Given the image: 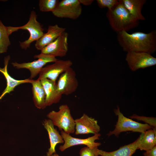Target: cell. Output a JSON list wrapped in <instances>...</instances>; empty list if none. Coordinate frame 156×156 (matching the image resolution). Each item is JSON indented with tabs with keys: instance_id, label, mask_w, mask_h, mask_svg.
Instances as JSON below:
<instances>
[{
	"instance_id": "cell-1",
	"label": "cell",
	"mask_w": 156,
	"mask_h": 156,
	"mask_svg": "<svg viewBox=\"0 0 156 156\" xmlns=\"http://www.w3.org/2000/svg\"><path fill=\"white\" fill-rule=\"evenodd\" d=\"M117 39L123 51L144 52L151 54L156 51V31L146 33L137 31L129 34L125 31L117 33Z\"/></svg>"
},
{
	"instance_id": "cell-2",
	"label": "cell",
	"mask_w": 156,
	"mask_h": 156,
	"mask_svg": "<svg viewBox=\"0 0 156 156\" xmlns=\"http://www.w3.org/2000/svg\"><path fill=\"white\" fill-rule=\"evenodd\" d=\"M106 16L111 28L116 33L127 32L137 27L139 24V21L130 14L122 0H119L118 4L114 8L108 9Z\"/></svg>"
},
{
	"instance_id": "cell-3",
	"label": "cell",
	"mask_w": 156,
	"mask_h": 156,
	"mask_svg": "<svg viewBox=\"0 0 156 156\" xmlns=\"http://www.w3.org/2000/svg\"><path fill=\"white\" fill-rule=\"evenodd\" d=\"M47 116L59 130H63L69 134L75 132V120L72 116L70 108L67 105H61L58 111H52Z\"/></svg>"
},
{
	"instance_id": "cell-4",
	"label": "cell",
	"mask_w": 156,
	"mask_h": 156,
	"mask_svg": "<svg viewBox=\"0 0 156 156\" xmlns=\"http://www.w3.org/2000/svg\"><path fill=\"white\" fill-rule=\"evenodd\" d=\"M117 107V109H114V111L115 115L118 116V121L114 130L107 134L108 136L114 135L118 137L121 132L128 131L143 133L148 130L154 128L148 124L139 123L125 117L120 111L119 107L118 106Z\"/></svg>"
},
{
	"instance_id": "cell-5",
	"label": "cell",
	"mask_w": 156,
	"mask_h": 156,
	"mask_svg": "<svg viewBox=\"0 0 156 156\" xmlns=\"http://www.w3.org/2000/svg\"><path fill=\"white\" fill-rule=\"evenodd\" d=\"M37 15L34 11H31L27 23L20 27H15L16 31L19 29L27 30L30 36L27 40L19 42V45L21 49L26 50L29 48L32 42L37 41L44 35V29L42 26L37 20Z\"/></svg>"
},
{
	"instance_id": "cell-6",
	"label": "cell",
	"mask_w": 156,
	"mask_h": 156,
	"mask_svg": "<svg viewBox=\"0 0 156 156\" xmlns=\"http://www.w3.org/2000/svg\"><path fill=\"white\" fill-rule=\"evenodd\" d=\"M52 12L58 18L75 20L81 14L82 7L79 0H62Z\"/></svg>"
},
{
	"instance_id": "cell-7",
	"label": "cell",
	"mask_w": 156,
	"mask_h": 156,
	"mask_svg": "<svg viewBox=\"0 0 156 156\" xmlns=\"http://www.w3.org/2000/svg\"><path fill=\"white\" fill-rule=\"evenodd\" d=\"M34 57L38 59L31 62L19 63L15 62H12L11 64L16 68L29 70L31 74L29 79H31L39 74L43 67L47 63L54 62L58 60L53 55L42 53L35 55Z\"/></svg>"
},
{
	"instance_id": "cell-8",
	"label": "cell",
	"mask_w": 156,
	"mask_h": 156,
	"mask_svg": "<svg viewBox=\"0 0 156 156\" xmlns=\"http://www.w3.org/2000/svg\"><path fill=\"white\" fill-rule=\"evenodd\" d=\"M125 60L129 68L133 71L156 64V58L151 54L144 52H127Z\"/></svg>"
},
{
	"instance_id": "cell-9",
	"label": "cell",
	"mask_w": 156,
	"mask_h": 156,
	"mask_svg": "<svg viewBox=\"0 0 156 156\" xmlns=\"http://www.w3.org/2000/svg\"><path fill=\"white\" fill-rule=\"evenodd\" d=\"M56 83L57 89L62 95H68L74 92L79 86L75 70L71 67L69 68L60 75Z\"/></svg>"
},
{
	"instance_id": "cell-10",
	"label": "cell",
	"mask_w": 156,
	"mask_h": 156,
	"mask_svg": "<svg viewBox=\"0 0 156 156\" xmlns=\"http://www.w3.org/2000/svg\"><path fill=\"white\" fill-rule=\"evenodd\" d=\"M72 62L70 60H58L54 63L47 65L41 69L38 78H46L56 82L58 77L68 69L71 67Z\"/></svg>"
},
{
	"instance_id": "cell-11",
	"label": "cell",
	"mask_w": 156,
	"mask_h": 156,
	"mask_svg": "<svg viewBox=\"0 0 156 156\" xmlns=\"http://www.w3.org/2000/svg\"><path fill=\"white\" fill-rule=\"evenodd\" d=\"M60 133L64 141V144L60 146L59 148L61 151L75 146L84 145L90 148H93L98 147L101 144V143L95 142L96 140H99L101 136L99 133L86 138L81 139L73 137L63 130L61 131Z\"/></svg>"
},
{
	"instance_id": "cell-12",
	"label": "cell",
	"mask_w": 156,
	"mask_h": 156,
	"mask_svg": "<svg viewBox=\"0 0 156 156\" xmlns=\"http://www.w3.org/2000/svg\"><path fill=\"white\" fill-rule=\"evenodd\" d=\"M68 34L64 32L55 41L45 47L41 53L53 55L55 57L65 56L68 50Z\"/></svg>"
},
{
	"instance_id": "cell-13",
	"label": "cell",
	"mask_w": 156,
	"mask_h": 156,
	"mask_svg": "<svg viewBox=\"0 0 156 156\" xmlns=\"http://www.w3.org/2000/svg\"><path fill=\"white\" fill-rule=\"evenodd\" d=\"M75 135L90 133L94 135L99 133L100 130L97 121L89 116L85 113L79 118L75 120Z\"/></svg>"
},
{
	"instance_id": "cell-14",
	"label": "cell",
	"mask_w": 156,
	"mask_h": 156,
	"mask_svg": "<svg viewBox=\"0 0 156 156\" xmlns=\"http://www.w3.org/2000/svg\"><path fill=\"white\" fill-rule=\"evenodd\" d=\"M40 80L45 93L46 107L59 103L62 95L57 89L56 83L46 78Z\"/></svg>"
},
{
	"instance_id": "cell-15",
	"label": "cell",
	"mask_w": 156,
	"mask_h": 156,
	"mask_svg": "<svg viewBox=\"0 0 156 156\" xmlns=\"http://www.w3.org/2000/svg\"><path fill=\"white\" fill-rule=\"evenodd\" d=\"M66 29L59 27L57 24L49 26L47 32L36 41L35 44L36 48L40 50L46 46L55 41L65 32Z\"/></svg>"
},
{
	"instance_id": "cell-16",
	"label": "cell",
	"mask_w": 156,
	"mask_h": 156,
	"mask_svg": "<svg viewBox=\"0 0 156 156\" xmlns=\"http://www.w3.org/2000/svg\"><path fill=\"white\" fill-rule=\"evenodd\" d=\"M10 58L9 55L5 57L4 58V68L0 67V72L4 76L7 82L6 87L0 96V100L1 99L7 94H10L11 92L13 91L16 86L21 84L26 83H30L31 80V79L29 78L24 80H16L14 79L10 75L8 71L7 67Z\"/></svg>"
},
{
	"instance_id": "cell-17",
	"label": "cell",
	"mask_w": 156,
	"mask_h": 156,
	"mask_svg": "<svg viewBox=\"0 0 156 156\" xmlns=\"http://www.w3.org/2000/svg\"><path fill=\"white\" fill-rule=\"evenodd\" d=\"M43 125L48 132L50 143V147L47 153V155L51 156L55 153V148L56 145L58 144L64 143V141L61 134L55 129L50 119L44 120Z\"/></svg>"
},
{
	"instance_id": "cell-18",
	"label": "cell",
	"mask_w": 156,
	"mask_h": 156,
	"mask_svg": "<svg viewBox=\"0 0 156 156\" xmlns=\"http://www.w3.org/2000/svg\"><path fill=\"white\" fill-rule=\"evenodd\" d=\"M144 135L141 133L134 142L120 147L118 150L111 152L102 150L99 151V155L101 156H132L137 149L138 146Z\"/></svg>"
},
{
	"instance_id": "cell-19",
	"label": "cell",
	"mask_w": 156,
	"mask_h": 156,
	"mask_svg": "<svg viewBox=\"0 0 156 156\" xmlns=\"http://www.w3.org/2000/svg\"><path fill=\"white\" fill-rule=\"evenodd\" d=\"M30 83L32 85L33 99L35 106L40 109L45 108V93L40 80L38 78L36 80L31 79Z\"/></svg>"
},
{
	"instance_id": "cell-20",
	"label": "cell",
	"mask_w": 156,
	"mask_h": 156,
	"mask_svg": "<svg viewBox=\"0 0 156 156\" xmlns=\"http://www.w3.org/2000/svg\"><path fill=\"white\" fill-rule=\"evenodd\" d=\"M124 6L135 19L139 21L145 20L142 14V9L146 0H122Z\"/></svg>"
},
{
	"instance_id": "cell-21",
	"label": "cell",
	"mask_w": 156,
	"mask_h": 156,
	"mask_svg": "<svg viewBox=\"0 0 156 156\" xmlns=\"http://www.w3.org/2000/svg\"><path fill=\"white\" fill-rule=\"evenodd\" d=\"M15 31L14 27L6 26L0 20V54L7 52L11 44L9 36Z\"/></svg>"
},
{
	"instance_id": "cell-22",
	"label": "cell",
	"mask_w": 156,
	"mask_h": 156,
	"mask_svg": "<svg viewBox=\"0 0 156 156\" xmlns=\"http://www.w3.org/2000/svg\"><path fill=\"white\" fill-rule=\"evenodd\" d=\"M156 129H150L144 133L143 136L138 147V149L147 151L156 146Z\"/></svg>"
},
{
	"instance_id": "cell-23",
	"label": "cell",
	"mask_w": 156,
	"mask_h": 156,
	"mask_svg": "<svg viewBox=\"0 0 156 156\" xmlns=\"http://www.w3.org/2000/svg\"><path fill=\"white\" fill-rule=\"evenodd\" d=\"M59 2L58 0H40L39 9L42 12H52L56 8Z\"/></svg>"
},
{
	"instance_id": "cell-24",
	"label": "cell",
	"mask_w": 156,
	"mask_h": 156,
	"mask_svg": "<svg viewBox=\"0 0 156 156\" xmlns=\"http://www.w3.org/2000/svg\"><path fill=\"white\" fill-rule=\"evenodd\" d=\"M98 147L90 148L87 146L84 147L80 151V156H98L99 149Z\"/></svg>"
},
{
	"instance_id": "cell-25",
	"label": "cell",
	"mask_w": 156,
	"mask_h": 156,
	"mask_svg": "<svg viewBox=\"0 0 156 156\" xmlns=\"http://www.w3.org/2000/svg\"><path fill=\"white\" fill-rule=\"evenodd\" d=\"M130 118L144 122L147 124L153 127L154 128L156 129V120L155 118L139 116L135 114L130 116Z\"/></svg>"
},
{
	"instance_id": "cell-26",
	"label": "cell",
	"mask_w": 156,
	"mask_h": 156,
	"mask_svg": "<svg viewBox=\"0 0 156 156\" xmlns=\"http://www.w3.org/2000/svg\"><path fill=\"white\" fill-rule=\"evenodd\" d=\"M96 2L99 7L101 8H107L108 9H111L118 3V0H97Z\"/></svg>"
},
{
	"instance_id": "cell-27",
	"label": "cell",
	"mask_w": 156,
	"mask_h": 156,
	"mask_svg": "<svg viewBox=\"0 0 156 156\" xmlns=\"http://www.w3.org/2000/svg\"><path fill=\"white\" fill-rule=\"evenodd\" d=\"M143 155L144 156H156V146L146 151L143 153Z\"/></svg>"
},
{
	"instance_id": "cell-28",
	"label": "cell",
	"mask_w": 156,
	"mask_h": 156,
	"mask_svg": "<svg viewBox=\"0 0 156 156\" xmlns=\"http://www.w3.org/2000/svg\"><path fill=\"white\" fill-rule=\"evenodd\" d=\"M81 4L86 6L90 5L93 3V0H79Z\"/></svg>"
},
{
	"instance_id": "cell-29",
	"label": "cell",
	"mask_w": 156,
	"mask_h": 156,
	"mask_svg": "<svg viewBox=\"0 0 156 156\" xmlns=\"http://www.w3.org/2000/svg\"><path fill=\"white\" fill-rule=\"evenodd\" d=\"M51 156H60L57 154L55 153L53 154Z\"/></svg>"
},
{
	"instance_id": "cell-30",
	"label": "cell",
	"mask_w": 156,
	"mask_h": 156,
	"mask_svg": "<svg viewBox=\"0 0 156 156\" xmlns=\"http://www.w3.org/2000/svg\"><path fill=\"white\" fill-rule=\"evenodd\" d=\"M47 156V155H46V156Z\"/></svg>"
}]
</instances>
